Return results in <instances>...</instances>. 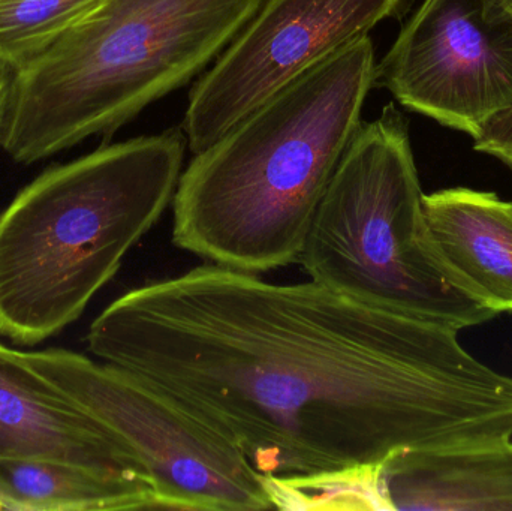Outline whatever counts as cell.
Here are the masks:
<instances>
[{
  "instance_id": "6da1fadb",
  "label": "cell",
  "mask_w": 512,
  "mask_h": 511,
  "mask_svg": "<svg viewBox=\"0 0 512 511\" xmlns=\"http://www.w3.org/2000/svg\"><path fill=\"white\" fill-rule=\"evenodd\" d=\"M86 341L96 359L170 396L262 476L512 438V377L468 353L457 330L313 281L276 284L203 264L123 294Z\"/></svg>"
},
{
  "instance_id": "7a4b0ae2",
  "label": "cell",
  "mask_w": 512,
  "mask_h": 511,
  "mask_svg": "<svg viewBox=\"0 0 512 511\" xmlns=\"http://www.w3.org/2000/svg\"><path fill=\"white\" fill-rule=\"evenodd\" d=\"M369 36L283 87L195 153L174 192L173 242L259 273L298 263L376 80Z\"/></svg>"
},
{
  "instance_id": "3957f363",
  "label": "cell",
  "mask_w": 512,
  "mask_h": 511,
  "mask_svg": "<svg viewBox=\"0 0 512 511\" xmlns=\"http://www.w3.org/2000/svg\"><path fill=\"white\" fill-rule=\"evenodd\" d=\"M180 128L107 144L39 174L0 215V336L62 332L173 203Z\"/></svg>"
},
{
  "instance_id": "277c9868",
  "label": "cell",
  "mask_w": 512,
  "mask_h": 511,
  "mask_svg": "<svg viewBox=\"0 0 512 511\" xmlns=\"http://www.w3.org/2000/svg\"><path fill=\"white\" fill-rule=\"evenodd\" d=\"M264 0H102L12 72L0 147L35 164L111 135L215 62Z\"/></svg>"
},
{
  "instance_id": "5b68a950",
  "label": "cell",
  "mask_w": 512,
  "mask_h": 511,
  "mask_svg": "<svg viewBox=\"0 0 512 511\" xmlns=\"http://www.w3.org/2000/svg\"><path fill=\"white\" fill-rule=\"evenodd\" d=\"M423 197L408 120L391 102L343 155L298 263L310 281L372 308L457 332L492 321L436 251Z\"/></svg>"
},
{
  "instance_id": "8992f818",
  "label": "cell",
  "mask_w": 512,
  "mask_h": 511,
  "mask_svg": "<svg viewBox=\"0 0 512 511\" xmlns=\"http://www.w3.org/2000/svg\"><path fill=\"white\" fill-rule=\"evenodd\" d=\"M144 468L159 509H273L264 476L221 435L131 372L74 351L23 353Z\"/></svg>"
},
{
  "instance_id": "52a82bcc",
  "label": "cell",
  "mask_w": 512,
  "mask_h": 511,
  "mask_svg": "<svg viewBox=\"0 0 512 511\" xmlns=\"http://www.w3.org/2000/svg\"><path fill=\"white\" fill-rule=\"evenodd\" d=\"M375 84L475 140L512 108V8L502 0H423L376 63Z\"/></svg>"
},
{
  "instance_id": "ba28073f",
  "label": "cell",
  "mask_w": 512,
  "mask_h": 511,
  "mask_svg": "<svg viewBox=\"0 0 512 511\" xmlns=\"http://www.w3.org/2000/svg\"><path fill=\"white\" fill-rule=\"evenodd\" d=\"M408 0H264L189 95L183 134L192 155L309 69L369 36Z\"/></svg>"
},
{
  "instance_id": "9c48e42d",
  "label": "cell",
  "mask_w": 512,
  "mask_h": 511,
  "mask_svg": "<svg viewBox=\"0 0 512 511\" xmlns=\"http://www.w3.org/2000/svg\"><path fill=\"white\" fill-rule=\"evenodd\" d=\"M0 459L71 462L149 479L101 423L29 365L23 353L2 344Z\"/></svg>"
},
{
  "instance_id": "30bf717a",
  "label": "cell",
  "mask_w": 512,
  "mask_h": 511,
  "mask_svg": "<svg viewBox=\"0 0 512 511\" xmlns=\"http://www.w3.org/2000/svg\"><path fill=\"white\" fill-rule=\"evenodd\" d=\"M381 510L512 511V438L409 449L375 467Z\"/></svg>"
},
{
  "instance_id": "8fae6325",
  "label": "cell",
  "mask_w": 512,
  "mask_h": 511,
  "mask_svg": "<svg viewBox=\"0 0 512 511\" xmlns=\"http://www.w3.org/2000/svg\"><path fill=\"white\" fill-rule=\"evenodd\" d=\"M423 207L459 287L496 315L512 314V201L457 186L424 194Z\"/></svg>"
},
{
  "instance_id": "7c38bea8",
  "label": "cell",
  "mask_w": 512,
  "mask_h": 511,
  "mask_svg": "<svg viewBox=\"0 0 512 511\" xmlns=\"http://www.w3.org/2000/svg\"><path fill=\"white\" fill-rule=\"evenodd\" d=\"M0 509H159L152 482L137 474L45 459H0Z\"/></svg>"
},
{
  "instance_id": "4fadbf2b",
  "label": "cell",
  "mask_w": 512,
  "mask_h": 511,
  "mask_svg": "<svg viewBox=\"0 0 512 511\" xmlns=\"http://www.w3.org/2000/svg\"><path fill=\"white\" fill-rule=\"evenodd\" d=\"M102 0H0V63L12 72L41 56Z\"/></svg>"
},
{
  "instance_id": "5bb4252c",
  "label": "cell",
  "mask_w": 512,
  "mask_h": 511,
  "mask_svg": "<svg viewBox=\"0 0 512 511\" xmlns=\"http://www.w3.org/2000/svg\"><path fill=\"white\" fill-rule=\"evenodd\" d=\"M474 149L498 159L512 170V108L484 126L474 140Z\"/></svg>"
},
{
  "instance_id": "9a60e30c",
  "label": "cell",
  "mask_w": 512,
  "mask_h": 511,
  "mask_svg": "<svg viewBox=\"0 0 512 511\" xmlns=\"http://www.w3.org/2000/svg\"><path fill=\"white\" fill-rule=\"evenodd\" d=\"M12 71L0 63V128L8 108L9 92H11Z\"/></svg>"
},
{
  "instance_id": "2e32d148",
  "label": "cell",
  "mask_w": 512,
  "mask_h": 511,
  "mask_svg": "<svg viewBox=\"0 0 512 511\" xmlns=\"http://www.w3.org/2000/svg\"><path fill=\"white\" fill-rule=\"evenodd\" d=\"M502 2L507 3V5L510 6V8H512V0H502Z\"/></svg>"
}]
</instances>
